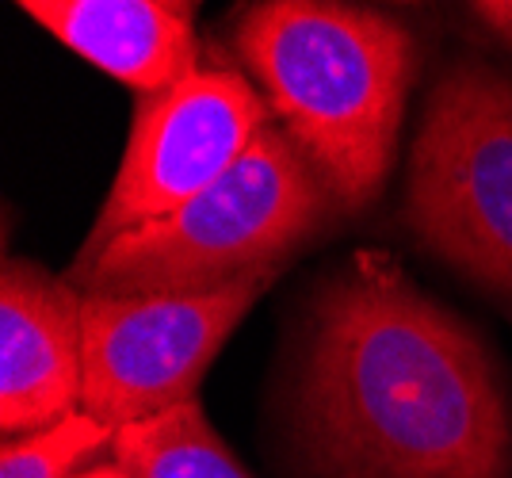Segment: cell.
Listing matches in <instances>:
<instances>
[{
	"label": "cell",
	"mask_w": 512,
	"mask_h": 478,
	"mask_svg": "<svg viewBox=\"0 0 512 478\" xmlns=\"http://www.w3.org/2000/svg\"><path fill=\"white\" fill-rule=\"evenodd\" d=\"M111 436L115 429L85 410L35 433L8 436L0 452V478H73L111 448Z\"/></svg>",
	"instance_id": "cell-10"
},
{
	"label": "cell",
	"mask_w": 512,
	"mask_h": 478,
	"mask_svg": "<svg viewBox=\"0 0 512 478\" xmlns=\"http://www.w3.org/2000/svg\"><path fill=\"white\" fill-rule=\"evenodd\" d=\"M406 222L428 253L512 299V81L501 69L459 58L432 85Z\"/></svg>",
	"instance_id": "cell-4"
},
{
	"label": "cell",
	"mask_w": 512,
	"mask_h": 478,
	"mask_svg": "<svg viewBox=\"0 0 512 478\" xmlns=\"http://www.w3.org/2000/svg\"><path fill=\"white\" fill-rule=\"evenodd\" d=\"M474 8L505 43H512V0H474Z\"/></svg>",
	"instance_id": "cell-11"
},
{
	"label": "cell",
	"mask_w": 512,
	"mask_h": 478,
	"mask_svg": "<svg viewBox=\"0 0 512 478\" xmlns=\"http://www.w3.org/2000/svg\"><path fill=\"white\" fill-rule=\"evenodd\" d=\"M337 211L318 169L272 119L211 188L92 253H77L65 280L85 295L207 291L249 272L283 268Z\"/></svg>",
	"instance_id": "cell-3"
},
{
	"label": "cell",
	"mask_w": 512,
	"mask_h": 478,
	"mask_svg": "<svg viewBox=\"0 0 512 478\" xmlns=\"http://www.w3.org/2000/svg\"><path fill=\"white\" fill-rule=\"evenodd\" d=\"M230 43L337 207L367 211L394 165L417 73L409 27L344 0H249Z\"/></svg>",
	"instance_id": "cell-2"
},
{
	"label": "cell",
	"mask_w": 512,
	"mask_h": 478,
	"mask_svg": "<svg viewBox=\"0 0 512 478\" xmlns=\"http://www.w3.org/2000/svg\"><path fill=\"white\" fill-rule=\"evenodd\" d=\"M107 456L130 478H253L218 440L199 398L115 429Z\"/></svg>",
	"instance_id": "cell-9"
},
{
	"label": "cell",
	"mask_w": 512,
	"mask_h": 478,
	"mask_svg": "<svg viewBox=\"0 0 512 478\" xmlns=\"http://www.w3.org/2000/svg\"><path fill=\"white\" fill-rule=\"evenodd\" d=\"M268 123L272 108L253 77L222 62H199L180 81L142 92L127 153L81 253L169 215L211 188L245 157Z\"/></svg>",
	"instance_id": "cell-6"
},
{
	"label": "cell",
	"mask_w": 512,
	"mask_h": 478,
	"mask_svg": "<svg viewBox=\"0 0 512 478\" xmlns=\"http://www.w3.org/2000/svg\"><path fill=\"white\" fill-rule=\"evenodd\" d=\"M165 4H172V8H180L184 16H192V12H195V4H199V0H165Z\"/></svg>",
	"instance_id": "cell-13"
},
{
	"label": "cell",
	"mask_w": 512,
	"mask_h": 478,
	"mask_svg": "<svg viewBox=\"0 0 512 478\" xmlns=\"http://www.w3.org/2000/svg\"><path fill=\"white\" fill-rule=\"evenodd\" d=\"M279 268L180 295H85L81 410L111 429L192 402L241 318L276 283Z\"/></svg>",
	"instance_id": "cell-5"
},
{
	"label": "cell",
	"mask_w": 512,
	"mask_h": 478,
	"mask_svg": "<svg viewBox=\"0 0 512 478\" xmlns=\"http://www.w3.org/2000/svg\"><path fill=\"white\" fill-rule=\"evenodd\" d=\"M73 478H130V475L119 467V463H115V459L107 456V459H92V463H88V467H81Z\"/></svg>",
	"instance_id": "cell-12"
},
{
	"label": "cell",
	"mask_w": 512,
	"mask_h": 478,
	"mask_svg": "<svg viewBox=\"0 0 512 478\" xmlns=\"http://www.w3.org/2000/svg\"><path fill=\"white\" fill-rule=\"evenodd\" d=\"M390 4H417V0H390Z\"/></svg>",
	"instance_id": "cell-14"
},
{
	"label": "cell",
	"mask_w": 512,
	"mask_h": 478,
	"mask_svg": "<svg viewBox=\"0 0 512 478\" xmlns=\"http://www.w3.org/2000/svg\"><path fill=\"white\" fill-rule=\"evenodd\" d=\"M35 23L138 96L203 62L192 16L165 0H16Z\"/></svg>",
	"instance_id": "cell-8"
},
{
	"label": "cell",
	"mask_w": 512,
	"mask_h": 478,
	"mask_svg": "<svg viewBox=\"0 0 512 478\" xmlns=\"http://www.w3.org/2000/svg\"><path fill=\"white\" fill-rule=\"evenodd\" d=\"M295 433L318 478H512L490 352L386 253H356L321 287Z\"/></svg>",
	"instance_id": "cell-1"
},
{
	"label": "cell",
	"mask_w": 512,
	"mask_h": 478,
	"mask_svg": "<svg viewBox=\"0 0 512 478\" xmlns=\"http://www.w3.org/2000/svg\"><path fill=\"white\" fill-rule=\"evenodd\" d=\"M85 295L31 261L0 276V429L23 436L81 410Z\"/></svg>",
	"instance_id": "cell-7"
}]
</instances>
